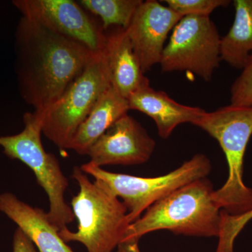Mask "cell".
Here are the masks:
<instances>
[{"label":"cell","mask_w":252,"mask_h":252,"mask_svg":"<svg viewBox=\"0 0 252 252\" xmlns=\"http://www.w3.org/2000/svg\"><path fill=\"white\" fill-rule=\"evenodd\" d=\"M129 110L127 99L109 86L79 126L67 149L86 155L92 144Z\"/></svg>","instance_id":"9a60e30c"},{"label":"cell","mask_w":252,"mask_h":252,"mask_svg":"<svg viewBox=\"0 0 252 252\" xmlns=\"http://www.w3.org/2000/svg\"><path fill=\"white\" fill-rule=\"evenodd\" d=\"M167 6L182 16H210L215 9L229 5V0H164Z\"/></svg>","instance_id":"d6986e66"},{"label":"cell","mask_w":252,"mask_h":252,"mask_svg":"<svg viewBox=\"0 0 252 252\" xmlns=\"http://www.w3.org/2000/svg\"><path fill=\"white\" fill-rule=\"evenodd\" d=\"M13 252H39L31 239L20 229L16 228L13 240Z\"/></svg>","instance_id":"44dd1931"},{"label":"cell","mask_w":252,"mask_h":252,"mask_svg":"<svg viewBox=\"0 0 252 252\" xmlns=\"http://www.w3.org/2000/svg\"><path fill=\"white\" fill-rule=\"evenodd\" d=\"M23 17L82 44L94 54L103 52L107 34L102 25L72 0H16Z\"/></svg>","instance_id":"9c48e42d"},{"label":"cell","mask_w":252,"mask_h":252,"mask_svg":"<svg viewBox=\"0 0 252 252\" xmlns=\"http://www.w3.org/2000/svg\"><path fill=\"white\" fill-rule=\"evenodd\" d=\"M72 177L79 192L72 200V209L79 224L77 232L68 228L59 232L65 243L79 242L88 252H113L123 243L127 227L125 205L104 186L91 182L81 167H75Z\"/></svg>","instance_id":"277c9868"},{"label":"cell","mask_w":252,"mask_h":252,"mask_svg":"<svg viewBox=\"0 0 252 252\" xmlns=\"http://www.w3.org/2000/svg\"><path fill=\"white\" fill-rule=\"evenodd\" d=\"M16 44L21 94L39 113L51 107L97 54L23 16Z\"/></svg>","instance_id":"6da1fadb"},{"label":"cell","mask_w":252,"mask_h":252,"mask_svg":"<svg viewBox=\"0 0 252 252\" xmlns=\"http://www.w3.org/2000/svg\"><path fill=\"white\" fill-rule=\"evenodd\" d=\"M86 11L98 16L104 31L112 27L126 29L135 16L142 0H80Z\"/></svg>","instance_id":"e0dca14e"},{"label":"cell","mask_w":252,"mask_h":252,"mask_svg":"<svg viewBox=\"0 0 252 252\" xmlns=\"http://www.w3.org/2000/svg\"><path fill=\"white\" fill-rule=\"evenodd\" d=\"M156 142L133 117L126 114L97 139L88 150L91 163L136 165L148 161Z\"/></svg>","instance_id":"30bf717a"},{"label":"cell","mask_w":252,"mask_h":252,"mask_svg":"<svg viewBox=\"0 0 252 252\" xmlns=\"http://www.w3.org/2000/svg\"><path fill=\"white\" fill-rule=\"evenodd\" d=\"M182 18L159 1H142L126 31L144 74L160 64L169 33Z\"/></svg>","instance_id":"8fae6325"},{"label":"cell","mask_w":252,"mask_h":252,"mask_svg":"<svg viewBox=\"0 0 252 252\" xmlns=\"http://www.w3.org/2000/svg\"><path fill=\"white\" fill-rule=\"evenodd\" d=\"M107 34L104 52L111 86L127 99L134 91L150 82L142 72L126 30L117 28Z\"/></svg>","instance_id":"5bb4252c"},{"label":"cell","mask_w":252,"mask_h":252,"mask_svg":"<svg viewBox=\"0 0 252 252\" xmlns=\"http://www.w3.org/2000/svg\"><path fill=\"white\" fill-rule=\"evenodd\" d=\"M0 211L18 225L39 252H74L41 209L31 206L13 193H4L0 194Z\"/></svg>","instance_id":"4fadbf2b"},{"label":"cell","mask_w":252,"mask_h":252,"mask_svg":"<svg viewBox=\"0 0 252 252\" xmlns=\"http://www.w3.org/2000/svg\"><path fill=\"white\" fill-rule=\"evenodd\" d=\"M193 125L218 142L228 163V179L213 193L215 203L220 210L234 216L251 211L252 189L244 182L243 167L252 135V106L230 104L213 112H205Z\"/></svg>","instance_id":"3957f363"},{"label":"cell","mask_w":252,"mask_h":252,"mask_svg":"<svg viewBox=\"0 0 252 252\" xmlns=\"http://www.w3.org/2000/svg\"><path fill=\"white\" fill-rule=\"evenodd\" d=\"M81 170L94 177L122 202L127 210V220L132 223L158 200L187 184L205 178L212 170L211 162L205 154H198L180 167L165 175L137 177L113 173L91 162L81 165Z\"/></svg>","instance_id":"8992f818"},{"label":"cell","mask_w":252,"mask_h":252,"mask_svg":"<svg viewBox=\"0 0 252 252\" xmlns=\"http://www.w3.org/2000/svg\"><path fill=\"white\" fill-rule=\"evenodd\" d=\"M127 101L130 110L139 111L153 119L162 139L168 138L181 124H193L205 112L200 107L176 102L164 91L154 90L150 83L132 93Z\"/></svg>","instance_id":"7c38bea8"},{"label":"cell","mask_w":252,"mask_h":252,"mask_svg":"<svg viewBox=\"0 0 252 252\" xmlns=\"http://www.w3.org/2000/svg\"><path fill=\"white\" fill-rule=\"evenodd\" d=\"M214 191L207 177L180 187L130 223L123 243L139 242L144 235L160 230L186 236L218 238L221 210L214 200Z\"/></svg>","instance_id":"7a4b0ae2"},{"label":"cell","mask_w":252,"mask_h":252,"mask_svg":"<svg viewBox=\"0 0 252 252\" xmlns=\"http://www.w3.org/2000/svg\"><path fill=\"white\" fill-rule=\"evenodd\" d=\"M43 117L41 113L28 112L23 117L25 127L16 135L0 137V146L11 159L21 160L34 172L38 184L49 200L48 218L59 231L67 228L74 220L72 207L66 203L64 193L68 180L57 158L47 153L42 145Z\"/></svg>","instance_id":"5b68a950"},{"label":"cell","mask_w":252,"mask_h":252,"mask_svg":"<svg viewBox=\"0 0 252 252\" xmlns=\"http://www.w3.org/2000/svg\"><path fill=\"white\" fill-rule=\"evenodd\" d=\"M110 86L103 51L96 54L62 96L41 113L43 133L60 149H67L79 126Z\"/></svg>","instance_id":"52a82bcc"},{"label":"cell","mask_w":252,"mask_h":252,"mask_svg":"<svg viewBox=\"0 0 252 252\" xmlns=\"http://www.w3.org/2000/svg\"><path fill=\"white\" fill-rule=\"evenodd\" d=\"M235 18L220 41V59L243 69L252 56V0H235Z\"/></svg>","instance_id":"2e32d148"},{"label":"cell","mask_w":252,"mask_h":252,"mask_svg":"<svg viewBox=\"0 0 252 252\" xmlns=\"http://www.w3.org/2000/svg\"><path fill=\"white\" fill-rule=\"evenodd\" d=\"M230 104L252 106V56L230 88Z\"/></svg>","instance_id":"ffe728a7"},{"label":"cell","mask_w":252,"mask_h":252,"mask_svg":"<svg viewBox=\"0 0 252 252\" xmlns=\"http://www.w3.org/2000/svg\"><path fill=\"white\" fill-rule=\"evenodd\" d=\"M117 252H141L138 246V242H127L123 243L117 248Z\"/></svg>","instance_id":"7402d4cb"},{"label":"cell","mask_w":252,"mask_h":252,"mask_svg":"<svg viewBox=\"0 0 252 252\" xmlns=\"http://www.w3.org/2000/svg\"><path fill=\"white\" fill-rule=\"evenodd\" d=\"M220 41L210 16H184L163 50L161 70L192 72L208 82L221 61Z\"/></svg>","instance_id":"ba28073f"},{"label":"cell","mask_w":252,"mask_h":252,"mask_svg":"<svg viewBox=\"0 0 252 252\" xmlns=\"http://www.w3.org/2000/svg\"><path fill=\"white\" fill-rule=\"evenodd\" d=\"M252 220V210L237 216L221 210L219 242L215 252H234L235 239Z\"/></svg>","instance_id":"ac0fdd59"}]
</instances>
